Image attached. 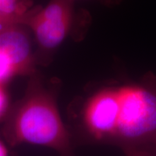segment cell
<instances>
[{
	"instance_id": "obj_2",
	"label": "cell",
	"mask_w": 156,
	"mask_h": 156,
	"mask_svg": "<svg viewBox=\"0 0 156 156\" xmlns=\"http://www.w3.org/2000/svg\"><path fill=\"white\" fill-rule=\"evenodd\" d=\"M0 132L10 147L30 144L51 148L60 156H74L75 146L58 111L56 93L36 77L10 107Z\"/></svg>"
},
{
	"instance_id": "obj_8",
	"label": "cell",
	"mask_w": 156,
	"mask_h": 156,
	"mask_svg": "<svg viewBox=\"0 0 156 156\" xmlns=\"http://www.w3.org/2000/svg\"><path fill=\"white\" fill-rule=\"evenodd\" d=\"M10 107L9 96L5 88V85H0V121L3 122L8 114Z\"/></svg>"
},
{
	"instance_id": "obj_11",
	"label": "cell",
	"mask_w": 156,
	"mask_h": 156,
	"mask_svg": "<svg viewBox=\"0 0 156 156\" xmlns=\"http://www.w3.org/2000/svg\"><path fill=\"white\" fill-rule=\"evenodd\" d=\"M72 1H75V0H72ZM106 1H111V2H112V1H113V0H106Z\"/></svg>"
},
{
	"instance_id": "obj_7",
	"label": "cell",
	"mask_w": 156,
	"mask_h": 156,
	"mask_svg": "<svg viewBox=\"0 0 156 156\" xmlns=\"http://www.w3.org/2000/svg\"><path fill=\"white\" fill-rule=\"evenodd\" d=\"M125 156H156L155 145H140L122 149Z\"/></svg>"
},
{
	"instance_id": "obj_5",
	"label": "cell",
	"mask_w": 156,
	"mask_h": 156,
	"mask_svg": "<svg viewBox=\"0 0 156 156\" xmlns=\"http://www.w3.org/2000/svg\"><path fill=\"white\" fill-rule=\"evenodd\" d=\"M34 8V0H0V13L21 20L24 25Z\"/></svg>"
},
{
	"instance_id": "obj_9",
	"label": "cell",
	"mask_w": 156,
	"mask_h": 156,
	"mask_svg": "<svg viewBox=\"0 0 156 156\" xmlns=\"http://www.w3.org/2000/svg\"><path fill=\"white\" fill-rule=\"evenodd\" d=\"M17 24L24 25V23L21 20L6 16L0 13V33L2 32L5 29L8 28L9 27Z\"/></svg>"
},
{
	"instance_id": "obj_4",
	"label": "cell",
	"mask_w": 156,
	"mask_h": 156,
	"mask_svg": "<svg viewBox=\"0 0 156 156\" xmlns=\"http://www.w3.org/2000/svg\"><path fill=\"white\" fill-rule=\"evenodd\" d=\"M0 51L10 59L17 76L35 73L36 58L25 25H14L0 33Z\"/></svg>"
},
{
	"instance_id": "obj_3",
	"label": "cell",
	"mask_w": 156,
	"mask_h": 156,
	"mask_svg": "<svg viewBox=\"0 0 156 156\" xmlns=\"http://www.w3.org/2000/svg\"><path fill=\"white\" fill-rule=\"evenodd\" d=\"M73 3L50 0L45 7H35L27 18L24 25L33 33L41 51H54L67 38L75 20Z\"/></svg>"
},
{
	"instance_id": "obj_10",
	"label": "cell",
	"mask_w": 156,
	"mask_h": 156,
	"mask_svg": "<svg viewBox=\"0 0 156 156\" xmlns=\"http://www.w3.org/2000/svg\"><path fill=\"white\" fill-rule=\"evenodd\" d=\"M9 147L0 132V156H9Z\"/></svg>"
},
{
	"instance_id": "obj_1",
	"label": "cell",
	"mask_w": 156,
	"mask_h": 156,
	"mask_svg": "<svg viewBox=\"0 0 156 156\" xmlns=\"http://www.w3.org/2000/svg\"><path fill=\"white\" fill-rule=\"evenodd\" d=\"M74 114L69 131L75 147L156 145V77L97 90Z\"/></svg>"
},
{
	"instance_id": "obj_6",
	"label": "cell",
	"mask_w": 156,
	"mask_h": 156,
	"mask_svg": "<svg viewBox=\"0 0 156 156\" xmlns=\"http://www.w3.org/2000/svg\"><path fill=\"white\" fill-rule=\"evenodd\" d=\"M15 76H17L16 70L10 59L0 51V85H5Z\"/></svg>"
}]
</instances>
